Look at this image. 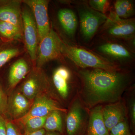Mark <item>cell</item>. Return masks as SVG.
Returning a JSON list of instances; mask_svg holds the SVG:
<instances>
[{
	"label": "cell",
	"mask_w": 135,
	"mask_h": 135,
	"mask_svg": "<svg viewBox=\"0 0 135 135\" xmlns=\"http://www.w3.org/2000/svg\"><path fill=\"white\" fill-rule=\"evenodd\" d=\"M77 75L80 83L77 93L89 110L97 105L119 101L134 80L131 73L123 69L112 72L97 68H80Z\"/></svg>",
	"instance_id": "6da1fadb"
},
{
	"label": "cell",
	"mask_w": 135,
	"mask_h": 135,
	"mask_svg": "<svg viewBox=\"0 0 135 135\" xmlns=\"http://www.w3.org/2000/svg\"><path fill=\"white\" fill-rule=\"evenodd\" d=\"M62 54L80 69L97 68L112 72L123 70L120 66L98 54L65 42L62 47Z\"/></svg>",
	"instance_id": "7a4b0ae2"
},
{
	"label": "cell",
	"mask_w": 135,
	"mask_h": 135,
	"mask_svg": "<svg viewBox=\"0 0 135 135\" xmlns=\"http://www.w3.org/2000/svg\"><path fill=\"white\" fill-rule=\"evenodd\" d=\"M66 113L67 135H84L88 122L89 110L84 106L77 92Z\"/></svg>",
	"instance_id": "3957f363"
},
{
	"label": "cell",
	"mask_w": 135,
	"mask_h": 135,
	"mask_svg": "<svg viewBox=\"0 0 135 135\" xmlns=\"http://www.w3.org/2000/svg\"><path fill=\"white\" fill-rule=\"evenodd\" d=\"M101 32V36L106 40H131L135 38V18L120 19L112 11Z\"/></svg>",
	"instance_id": "277c9868"
},
{
	"label": "cell",
	"mask_w": 135,
	"mask_h": 135,
	"mask_svg": "<svg viewBox=\"0 0 135 135\" xmlns=\"http://www.w3.org/2000/svg\"><path fill=\"white\" fill-rule=\"evenodd\" d=\"M77 9L81 36L85 41H89L93 38L100 26L106 22L108 16L92 9L87 3L78 4Z\"/></svg>",
	"instance_id": "5b68a950"
},
{
	"label": "cell",
	"mask_w": 135,
	"mask_h": 135,
	"mask_svg": "<svg viewBox=\"0 0 135 135\" xmlns=\"http://www.w3.org/2000/svg\"><path fill=\"white\" fill-rule=\"evenodd\" d=\"M64 42L51 28L49 33L39 42L35 64L36 67L41 68L49 61L63 59Z\"/></svg>",
	"instance_id": "8992f818"
},
{
	"label": "cell",
	"mask_w": 135,
	"mask_h": 135,
	"mask_svg": "<svg viewBox=\"0 0 135 135\" xmlns=\"http://www.w3.org/2000/svg\"><path fill=\"white\" fill-rule=\"evenodd\" d=\"M55 110L66 113L67 110L60 106L55 99L45 94L39 93L35 98L28 112L22 118L11 121L16 125H18L31 118L47 116Z\"/></svg>",
	"instance_id": "52a82bcc"
},
{
	"label": "cell",
	"mask_w": 135,
	"mask_h": 135,
	"mask_svg": "<svg viewBox=\"0 0 135 135\" xmlns=\"http://www.w3.org/2000/svg\"><path fill=\"white\" fill-rule=\"evenodd\" d=\"M23 35L25 46L32 62L35 64L39 44L38 28L33 15L30 9L22 11Z\"/></svg>",
	"instance_id": "ba28073f"
},
{
	"label": "cell",
	"mask_w": 135,
	"mask_h": 135,
	"mask_svg": "<svg viewBox=\"0 0 135 135\" xmlns=\"http://www.w3.org/2000/svg\"><path fill=\"white\" fill-rule=\"evenodd\" d=\"M95 50L98 55L120 66V64H128L134 60V53L132 51L118 42H106L97 46Z\"/></svg>",
	"instance_id": "9c48e42d"
},
{
	"label": "cell",
	"mask_w": 135,
	"mask_h": 135,
	"mask_svg": "<svg viewBox=\"0 0 135 135\" xmlns=\"http://www.w3.org/2000/svg\"><path fill=\"white\" fill-rule=\"evenodd\" d=\"M22 2L29 7L32 13L38 28L40 42L51 29L48 13L49 1L47 0H24Z\"/></svg>",
	"instance_id": "30bf717a"
},
{
	"label": "cell",
	"mask_w": 135,
	"mask_h": 135,
	"mask_svg": "<svg viewBox=\"0 0 135 135\" xmlns=\"http://www.w3.org/2000/svg\"><path fill=\"white\" fill-rule=\"evenodd\" d=\"M102 112L105 125L109 132L118 123L128 119L126 101L123 98L115 103L103 105Z\"/></svg>",
	"instance_id": "8fae6325"
},
{
	"label": "cell",
	"mask_w": 135,
	"mask_h": 135,
	"mask_svg": "<svg viewBox=\"0 0 135 135\" xmlns=\"http://www.w3.org/2000/svg\"><path fill=\"white\" fill-rule=\"evenodd\" d=\"M48 84L47 80L41 68L35 67L22 84L21 89L22 94L29 101L33 102L40 89Z\"/></svg>",
	"instance_id": "7c38bea8"
},
{
	"label": "cell",
	"mask_w": 135,
	"mask_h": 135,
	"mask_svg": "<svg viewBox=\"0 0 135 135\" xmlns=\"http://www.w3.org/2000/svg\"><path fill=\"white\" fill-rule=\"evenodd\" d=\"M22 1H7L0 5V21L15 25L23 31Z\"/></svg>",
	"instance_id": "4fadbf2b"
},
{
	"label": "cell",
	"mask_w": 135,
	"mask_h": 135,
	"mask_svg": "<svg viewBox=\"0 0 135 135\" xmlns=\"http://www.w3.org/2000/svg\"><path fill=\"white\" fill-rule=\"evenodd\" d=\"M33 102L19 92H15L8 101L7 113L12 120L22 118L29 111Z\"/></svg>",
	"instance_id": "5bb4252c"
},
{
	"label": "cell",
	"mask_w": 135,
	"mask_h": 135,
	"mask_svg": "<svg viewBox=\"0 0 135 135\" xmlns=\"http://www.w3.org/2000/svg\"><path fill=\"white\" fill-rule=\"evenodd\" d=\"M103 105L95 107L89 110V118L84 135H110L102 115Z\"/></svg>",
	"instance_id": "9a60e30c"
},
{
	"label": "cell",
	"mask_w": 135,
	"mask_h": 135,
	"mask_svg": "<svg viewBox=\"0 0 135 135\" xmlns=\"http://www.w3.org/2000/svg\"><path fill=\"white\" fill-rule=\"evenodd\" d=\"M71 77V71L65 66L57 68L53 73V84L58 94L63 99H67L70 95L69 82Z\"/></svg>",
	"instance_id": "2e32d148"
},
{
	"label": "cell",
	"mask_w": 135,
	"mask_h": 135,
	"mask_svg": "<svg viewBox=\"0 0 135 135\" xmlns=\"http://www.w3.org/2000/svg\"><path fill=\"white\" fill-rule=\"evenodd\" d=\"M57 18L66 34L70 38H73L78 26V20L74 12L70 9H61L57 13Z\"/></svg>",
	"instance_id": "e0dca14e"
},
{
	"label": "cell",
	"mask_w": 135,
	"mask_h": 135,
	"mask_svg": "<svg viewBox=\"0 0 135 135\" xmlns=\"http://www.w3.org/2000/svg\"><path fill=\"white\" fill-rule=\"evenodd\" d=\"M30 71V67L24 59L17 60L11 66L8 75V84L10 89H13Z\"/></svg>",
	"instance_id": "ac0fdd59"
},
{
	"label": "cell",
	"mask_w": 135,
	"mask_h": 135,
	"mask_svg": "<svg viewBox=\"0 0 135 135\" xmlns=\"http://www.w3.org/2000/svg\"><path fill=\"white\" fill-rule=\"evenodd\" d=\"M114 14L120 19L132 18L135 13L134 2L131 0H117L114 3Z\"/></svg>",
	"instance_id": "d6986e66"
},
{
	"label": "cell",
	"mask_w": 135,
	"mask_h": 135,
	"mask_svg": "<svg viewBox=\"0 0 135 135\" xmlns=\"http://www.w3.org/2000/svg\"><path fill=\"white\" fill-rule=\"evenodd\" d=\"M60 111H52L47 116L43 128L46 132H56L63 133V119Z\"/></svg>",
	"instance_id": "ffe728a7"
},
{
	"label": "cell",
	"mask_w": 135,
	"mask_h": 135,
	"mask_svg": "<svg viewBox=\"0 0 135 135\" xmlns=\"http://www.w3.org/2000/svg\"><path fill=\"white\" fill-rule=\"evenodd\" d=\"M130 87L127 92L126 101L128 113V119L130 129L134 132L135 129V89Z\"/></svg>",
	"instance_id": "44dd1931"
},
{
	"label": "cell",
	"mask_w": 135,
	"mask_h": 135,
	"mask_svg": "<svg viewBox=\"0 0 135 135\" xmlns=\"http://www.w3.org/2000/svg\"><path fill=\"white\" fill-rule=\"evenodd\" d=\"M0 34L7 39L17 40L22 37L23 31L15 25L0 21Z\"/></svg>",
	"instance_id": "7402d4cb"
},
{
	"label": "cell",
	"mask_w": 135,
	"mask_h": 135,
	"mask_svg": "<svg viewBox=\"0 0 135 135\" xmlns=\"http://www.w3.org/2000/svg\"><path fill=\"white\" fill-rule=\"evenodd\" d=\"M47 116L34 117L18 124L23 128L24 133H30L43 128Z\"/></svg>",
	"instance_id": "603a6c76"
},
{
	"label": "cell",
	"mask_w": 135,
	"mask_h": 135,
	"mask_svg": "<svg viewBox=\"0 0 135 135\" xmlns=\"http://www.w3.org/2000/svg\"><path fill=\"white\" fill-rule=\"evenodd\" d=\"M20 51L17 48L12 47L0 51V68L12 59L18 55Z\"/></svg>",
	"instance_id": "cb8c5ba5"
},
{
	"label": "cell",
	"mask_w": 135,
	"mask_h": 135,
	"mask_svg": "<svg viewBox=\"0 0 135 135\" xmlns=\"http://www.w3.org/2000/svg\"><path fill=\"white\" fill-rule=\"evenodd\" d=\"M110 135H133L128 119L118 123L109 131Z\"/></svg>",
	"instance_id": "d4e9b609"
},
{
	"label": "cell",
	"mask_w": 135,
	"mask_h": 135,
	"mask_svg": "<svg viewBox=\"0 0 135 135\" xmlns=\"http://www.w3.org/2000/svg\"><path fill=\"white\" fill-rule=\"evenodd\" d=\"M88 2L91 8L104 15H106L110 8V1L107 0H90Z\"/></svg>",
	"instance_id": "484cf974"
},
{
	"label": "cell",
	"mask_w": 135,
	"mask_h": 135,
	"mask_svg": "<svg viewBox=\"0 0 135 135\" xmlns=\"http://www.w3.org/2000/svg\"><path fill=\"white\" fill-rule=\"evenodd\" d=\"M7 135H23L20 129L11 120L5 119Z\"/></svg>",
	"instance_id": "4316f807"
},
{
	"label": "cell",
	"mask_w": 135,
	"mask_h": 135,
	"mask_svg": "<svg viewBox=\"0 0 135 135\" xmlns=\"http://www.w3.org/2000/svg\"><path fill=\"white\" fill-rule=\"evenodd\" d=\"M8 101L7 95L0 86V115L2 116L7 113Z\"/></svg>",
	"instance_id": "83f0119b"
},
{
	"label": "cell",
	"mask_w": 135,
	"mask_h": 135,
	"mask_svg": "<svg viewBox=\"0 0 135 135\" xmlns=\"http://www.w3.org/2000/svg\"><path fill=\"white\" fill-rule=\"evenodd\" d=\"M0 135H7L5 118L0 115Z\"/></svg>",
	"instance_id": "f1b7e54d"
},
{
	"label": "cell",
	"mask_w": 135,
	"mask_h": 135,
	"mask_svg": "<svg viewBox=\"0 0 135 135\" xmlns=\"http://www.w3.org/2000/svg\"><path fill=\"white\" fill-rule=\"evenodd\" d=\"M46 131L44 128H42L39 130L30 132V133H24L23 135H45Z\"/></svg>",
	"instance_id": "f546056e"
},
{
	"label": "cell",
	"mask_w": 135,
	"mask_h": 135,
	"mask_svg": "<svg viewBox=\"0 0 135 135\" xmlns=\"http://www.w3.org/2000/svg\"><path fill=\"white\" fill-rule=\"evenodd\" d=\"M60 133L56 132H51V131H49V132H46V135H61Z\"/></svg>",
	"instance_id": "4dcf8cb0"
}]
</instances>
